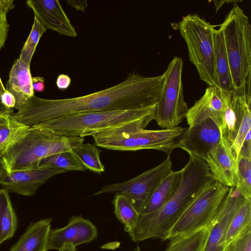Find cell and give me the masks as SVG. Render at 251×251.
<instances>
[{
  "mask_svg": "<svg viewBox=\"0 0 251 251\" xmlns=\"http://www.w3.org/2000/svg\"><path fill=\"white\" fill-rule=\"evenodd\" d=\"M164 81L163 74L146 76L132 72L113 86L82 96L44 99L33 95L13 116L21 123L32 126L69 115L149 107L156 105Z\"/></svg>",
  "mask_w": 251,
  "mask_h": 251,
  "instance_id": "obj_1",
  "label": "cell"
},
{
  "mask_svg": "<svg viewBox=\"0 0 251 251\" xmlns=\"http://www.w3.org/2000/svg\"><path fill=\"white\" fill-rule=\"evenodd\" d=\"M182 170L180 183L167 202L152 213L139 214L135 227L128 234L133 242L149 239L166 240L170 230L185 210L203 187L214 180L206 163L195 156H190Z\"/></svg>",
  "mask_w": 251,
  "mask_h": 251,
  "instance_id": "obj_2",
  "label": "cell"
},
{
  "mask_svg": "<svg viewBox=\"0 0 251 251\" xmlns=\"http://www.w3.org/2000/svg\"><path fill=\"white\" fill-rule=\"evenodd\" d=\"M154 114L99 131L91 136L96 146L106 149L120 151L151 149L163 151L170 156L175 149L179 148V140L186 128L177 126L159 130L145 129L154 120Z\"/></svg>",
  "mask_w": 251,
  "mask_h": 251,
  "instance_id": "obj_3",
  "label": "cell"
},
{
  "mask_svg": "<svg viewBox=\"0 0 251 251\" xmlns=\"http://www.w3.org/2000/svg\"><path fill=\"white\" fill-rule=\"evenodd\" d=\"M84 141L82 137H67L50 130L29 126L8 147L1 160L6 172L36 168L42 159L72 151Z\"/></svg>",
  "mask_w": 251,
  "mask_h": 251,
  "instance_id": "obj_4",
  "label": "cell"
},
{
  "mask_svg": "<svg viewBox=\"0 0 251 251\" xmlns=\"http://www.w3.org/2000/svg\"><path fill=\"white\" fill-rule=\"evenodd\" d=\"M155 106L132 110L91 112L69 115L32 126L70 137L91 136L99 131L135 122L154 113Z\"/></svg>",
  "mask_w": 251,
  "mask_h": 251,
  "instance_id": "obj_5",
  "label": "cell"
},
{
  "mask_svg": "<svg viewBox=\"0 0 251 251\" xmlns=\"http://www.w3.org/2000/svg\"><path fill=\"white\" fill-rule=\"evenodd\" d=\"M234 90L242 89L251 72V25L243 10L234 4L220 25Z\"/></svg>",
  "mask_w": 251,
  "mask_h": 251,
  "instance_id": "obj_6",
  "label": "cell"
},
{
  "mask_svg": "<svg viewBox=\"0 0 251 251\" xmlns=\"http://www.w3.org/2000/svg\"><path fill=\"white\" fill-rule=\"evenodd\" d=\"M214 27L196 14L183 16L178 26L187 45L190 61L196 68L200 79L210 87H217L214 64Z\"/></svg>",
  "mask_w": 251,
  "mask_h": 251,
  "instance_id": "obj_7",
  "label": "cell"
},
{
  "mask_svg": "<svg viewBox=\"0 0 251 251\" xmlns=\"http://www.w3.org/2000/svg\"><path fill=\"white\" fill-rule=\"evenodd\" d=\"M229 188L214 180L207 184L172 227L166 240L188 235L210 226Z\"/></svg>",
  "mask_w": 251,
  "mask_h": 251,
  "instance_id": "obj_8",
  "label": "cell"
},
{
  "mask_svg": "<svg viewBox=\"0 0 251 251\" xmlns=\"http://www.w3.org/2000/svg\"><path fill=\"white\" fill-rule=\"evenodd\" d=\"M183 65L182 58L175 56L163 74L164 84L155 106L154 120L164 128L177 126L188 109L183 94Z\"/></svg>",
  "mask_w": 251,
  "mask_h": 251,
  "instance_id": "obj_9",
  "label": "cell"
},
{
  "mask_svg": "<svg viewBox=\"0 0 251 251\" xmlns=\"http://www.w3.org/2000/svg\"><path fill=\"white\" fill-rule=\"evenodd\" d=\"M170 156L156 167L123 182L102 187L94 195L117 193L126 196L139 214L142 207L163 180L172 171Z\"/></svg>",
  "mask_w": 251,
  "mask_h": 251,
  "instance_id": "obj_10",
  "label": "cell"
},
{
  "mask_svg": "<svg viewBox=\"0 0 251 251\" xmlns=\"http://www.w3.org/2000/svg\"><path fill=\"white\" fill-rule=\"evenodd\" d=\"M221 139L220 128L208 118L186 128L179 141V148L190 156L205 161L207 154L219 144Z\"/></svg>",
  "mask_w": 251,
  "mask_h": 251,
  "instance_id": "obj_11",
  "label": "cell"
},
{
  "mask_svg": "<svg viewBox=\"0 0 251 251\" xmlns=\"http://www.w3.org/2000/svg\"><path fill=\"white\" fill-rule=\"evenodd\" d=\"M225 106L222 123L220 128L221 136L231 146L242 122L247 107L251 104V78L238 90H224Z\"/></svg>",
  "mask_w": 251,
  "mask_h": 251,
  "instance_id": "obj_12",
  "label": "cell"
},
{
  "mask_svg": "<svg viewBox=\"0 0 251 251\" xmlns=\"http://www.w3.org/2000/svg\"><path fill=\"white\" fill-rule=\"evenodd\" d=\"M245 200L235 187L229 188L213 220L204 251H225V240L229 225Z\"/></svg>",
  "mask_w": 251,
  "mask_h": 251,
  "instance_id": "obj_13",
  "label": "cell"
},
{
  "mask_svg": "<svg viewBox=\"0 0 251 251\" xmlns=\"http://www.w3.org/2000/svg\"><path fill=\"white\" fill-rule=\"evenodd\" d=\"M66 172L59 169L41 167L6 171L0 179V185L9 193L31 196L50 177Z\"/></svg>",
  "mask_w": 251,
  "mask_h": 251,
  "instance_id": "obj_14",
  "label": "cell"
},
{
  "mask_svg": "<svg viewBox=\"0 0 251 251\" xmlns=\"http://www.w3.org/2000/svg\"><path fill=\"white\" fill-rule=\"evenodd\" d=\"M98 235L97 228L89 220L81 215H73L65 226L50 229L46 250H59L65 243L76 247L96 239Z\"/></svg>",
  "mask_w": 251,
  "mask_h": 251,
  "instance_id": "obj_15",
  "label": "cell"
},
{
  "mask_svg": "<svg viewBox=\"0 0 251 251\" xmlns=\"http://www.w3.org/2000/svg\"><path fill=\"white\" fill-rule=\"evenodd\" d=\"M36 18L47 29L59 34L75 37L77 33L57 0H28L26 1Z\"/></svg>",
  "mask_w": 251,
  "mask_h": 251,
  "instance_id": "obj_16",
  "label": "cell"
},
{
  "mask_svg": "<svg viewBox=\"0 0 251 251\" xmlns=\"http://www.w3.org/2000/svg\"><path fill=\"white\" fill-rule=\"evenodd\" d=\"M205 162L214 180L229 188L235 186L237 161L230 146L222 136L220 143L207 154Z\"/></svg>",
  "mask_w": 251,
  "mask_h": 251,
  "instance_id": "obj_17",
  "label": "cell"
},
{
  "mask_svg": "<svg viewBox=\"0 0 251 251\" xmlns=\"http://www.w3.org/2000/svg\"><path fill=\"white\" fill-rule=\"evenodd\" d=\"M224 106V90L208 86L203 96L188 108L185 116L187 122L190 126L210 118L220 128Z\"/></svg>",
  "mask_w": 251,
  "mask_h": 251,
  "instance_id": "obj_18",
  "label": "cell"
},
{
  "mask_svg": "<svg viewBox=\"0 0 251 251\" xmlns=\"http://www.w3.org/2000/svg\"><path fill=\"white\" fill-rule=\"evenodd\" d=\"M30 65L19 58L14 63L6 84V90L10 92L15 99L17 111L22 109L34 95Z\"/></svg>",
  "mask_w": 251,
  "mask_h": 251,
  "instance_id": "obj_19",
  "label": "cell"
},
{
  "mask_svg": "<svg viewBox=\"0 0 251 251\" xmlns=\"http://www.w3.org/2000/svg\"><path fill=\"white\" fill-rule=\"evenodd\" d=\"M51 218L31 223L9 251H46Z\"/></svg>",
  "mask_w": 251,
  "mask_h": 251,
  "instance_id": "obj_20",
  "label": "cell"
},
{
  "mask_svg": "<svg viewBox=\"0 0 251 251\" xmlns=\"http://www.w3.org/2000/svg\"><path fill=\"white\" fill-rule=\"evenodd\" d=\"M214 64L217 87L227 91L234 90L229 61L223 33L220 29L213 30Z\"/></svg>",
  "mask_w": 251,
  "mask_h": 251,
  "instance_id": "obj_21",
  "label": "cell"
},
{
  "mask_svg": "<svg viewBox=\"0 0 251 251\" xmlns=\"http://www.w3.org/2000/svg\"><path fill=\"white\" fill-rule=\"evenodd\" d=\"M183 170L172 171L158 185L139 214L152 213L161 208L171 198L181 181Z\"/></svg>",
  "mask_w": 251,
  "mask_h": 251,
  "instance_id": "obj_22",
  "label": "cell"
},
{
  "mask_svg": "<svg viewBox=\"0 0 251 251\" xmlns=\"http://www.w3.org/2000/svg\"><path fill=\"white\" fill-rule=\"evenodd\" d=\"M212 225L193 234L169 240L163 251H204Z\"/></svg>",
  "mask_w": 251,
  "mask_h": 251,
  "instance_id": "obj_23",
  "label": "cell"
},
{
  "mask_svg": "<svg viewBox=\"0 0 251 251\" xmlns=\"http://www.w3.org/2000/svg\"><path fill=\"white\" fill-rule=\"evenodd\" d=\"M112 202L115 216L124 225L125 231L129 234L135 226L139 215L138 212L131 201L121 194L116 193Z\"/></svg>",
  "mask_w": 251,
  "mask_h": 251,
  "instance_id": "obj_24",
  "label": "cell"
},
{
  "mask_svg": "<svg viewBox=\"0 0 251 251\" xmlns=\"http://www.w3.org/2000/svg\"><path fill=\"white\" fill-rule=\"evenodd\" d=\"M29 127L16 120L12 114L0 116V157Z\"/></svg>",
  "mask_w": 251,
  "mask_h": 251,
  "instance_id": "obj_25",
  "label": "cell"
},
{
  "mask_svg": "<svg viewBox=\"0 0 251 251\" xmlns=\"http://www.w3.org/2000/svg\"><path fill=\"white\" fill-rule=\"evenodd\" d=\"M38 167L56 168L67 172L85 171L86 170L72 151H63L46 157L40 161Z\"/></svg>",
  "mask_w": 251,
  "mask_h": 251,
  "instance_id": "obj_26",
  "label": "cell"
},
{
  "mask_svg": "<svg viewBox=\"0 0 251 251\" xmlns=\"http://www.w3.org/2000/svg\"><path fill=\"white\" fill-rule=\"evenodd\" d=\"M72 151L86 169L98 174L104 172V166L100 159L101 151L96 146L82 143Z\"/></svg>",
  "mask_w": 251,
  "mask_h": 251,
  "instance_id": "obj_27",
  "label": "cell"
},
{
  "mask_svg": "<svg viewBox=\"0 0 251 251\" xmlns=\"http://www.w3.org/2000/svg\"><path fill=\"white\" fill-rule=\"evenodd\" d=\"M250 224H251V201L245 200L229 225L225 240L226 247Z\"/></svg>",
  "mask_w": 251,
  "mask_h": 251,
  "instance_id": "obj_28",
  "label": "cell"
},
{
  "mask_svg": "<svg viewBox=\"0 0 251 251\" xmlns=\"http://www.w3.org/2000/svg\"><path fill=\"white\" fill-rule=\"evenodd\" d=\"M234 187L245 200L251 201V158L239 155Z\"/></svg>",
  "mask_w": 251,
  "mask_h": 251,
  "instance_id": "obj_29",
  "label": "cell"
},
{
  "mask_svg": "<svg viewBox=\"0 0 251 251\" xmlns=\"http://www.w3.org/2000/svg\"><path fill=\"white\" fill-rule=\"evenodd\" d=\"M46 30L40 22L34 17L30 34L21 50L19 57L28 65H30L37 45Z\"/></svg>",
  "mask_w": 251,
  "mask_h": 251,
  "instance_id": "obj_30",
  "label": "cell"
},
{
  "mask_svg": "<svg viewBox=\"0 0 251 251\" xmlns=\"http://www.w3.org/2000/svg\"><path fill=\"white\" fill-rule=\"evenodd\" d=\"M17 219L10 201L5 209L0 222V241L1 243L10 239L14 235L17 227Z\"/></svg>",
  "mask_w": 251,
  "mask_h": 251,
  "instance_id": "obj_31",
  "label": "cell"
},
{
  "mask_svg": "<svg viewBox=\"0 0 251 251\" xmlns=\"http://www.w3.org/2000/svg\"><path fill=\"white\" fill-rule=\"evenodd\" d=\"M251 130V104H250L247 107L245 111L242 122L235 139L230 146L231 151L237 161L244 139L248 132Z\"/></svg>",
  "mask_w": 251,
  "mask_h": 251,
  "instance_id": "obj_32",
  "label": "cell"
},
{
  "mask_svg": "<svg viewBox=\"0 0 251 251\" xmlns=\"http://www.w3.org/2000/svg\"><path fill=\"white\" fill-rule=\"evenodd\" d=\"M224 251H251V224L231 241Z\"/></svg>",
  "mask_w": 251,
  "mask_h": 251,
  "instance_id": "obj_33",
  "label": "cell"
},
{
  "mask_svg": "<svg viewBox=\"0 0 251 251\" xmlns=\"http://www.w3.org/2000/svg\"><path fill=\"white\" fill-rule=\"evenodd\" d=\"M14 7L13 0H0V50L4 45L9 28L7 15Z\"/></svg>",
  "mask_w": 251,
  "mask_h": 251,
  "instance_id": "obj_34",
  "label": "cell"
},
{
  "mask_svg": "<svg viewBox=\"0 0 251 251\" xmlns=\"http://www.w3.org/2000/svg\"><path fill=\"white\" fill-rule=\"evenodd\" d=\"M10 201L9 192L3 188L0 189V244H1L0 241L1 219L5 209Z\"/></svg>",
  "mask_w": 251,
  "mask_h": 251,
  "instance_id": "obj_35",
  "label": "cell"
},
{
  "mask_svg": "<svg viewBox=\"0 0 251 251\" xmlns=\"http://www.w3.org/2000/svg\"><path fill=\"white\" fill-rule=\"evenodd\" d=\"M2 103L7 108L14 109L15 106V99L14 96L9 91H6L0 94Z\"/></svg>",
  "mask_w": 251,
  "mask_h": 251,
  "instance_id": "obj_36",
  "label": "cell"
},
{
  "mask_svg": "<svg viewBox=\"0 0 251 251\" xmlns=\"http://www.w3.org/2000/svg\"><path fill=\"white\" fill-rule=\"evenodd\" d=\"M251 130L246 135L239 155L251 158Z\"/></svg>",
  "mask_w": 251,
  "mask_h": 251,
  "instance_id": "obj_37",
  "label": "cell"
},
{
  "mask_svg": "<svg viewBox=\"0 0 251 251\" xmlns=\"http://www.w3.org/2000/svg\"><path fill=\"white\" fill-rule=\"evenodd\" d=\"M71 79L68 75L59 74L56 80V85L57 88L61 90L67 89L70 85Z\"/></svg>",
  "mask_w": 251,
  "mask_h": 251,
  "instance_id": "obj_38",
  "label": "cell"
},
{
  "mask_svg": "<svg viewBox=\"0 0 251 251\" xmlns=\"http://www.w3.org/2000/svg\"><path fill=\"white\" fill-rule=\"evenodd\" d=\"M67 4L77 10L84 12L87 7L88 6L87 0H68Z\"/></svg>",
  "mask_w": 251,
  "mask_h": 251,
  "instance_id": "obj_39",
  "label": "cell"
},
{
  "mask_svg": "<svg viewBox=\"0 0 251 251\" xmlns=\"http://www.w3.org/2000/svg\"><path fill=\"white\" fill-rule=\"evenodd\" d=\"M32 88L37 92H42L45 89V80L43 77L37 76L32 78Z\"/></svg>",
  "mask_w": 251,
  "mask_h": 251,
  "instance_id": "obj_40",
  "label": "cell"
},
{
  "mask_svg": "<svg viewBox=\"0 0 251 251\" xmlns=\"http://www.w3.org/2000/svg\"><path fill=\"white\" fill-rule=\"evenodd\" d=\"M0 116H8L13 114L14 109H10L5 107L1 102L0 100Z\"/></svg>",
  "mask_w": 251,
  "mask_h": 251,
  "instance_id": "obj_41",
  "label": "cell"
},
{
  "mask_svg": "<svg viewBox=\"0 0 251 251\" xmlns=\"http://www.w3.org/2000/svg\"><path fill=\"white\" fill-rule=\"evenodd\" d=\"M241 0H213L216 11H217L225 3H233L234 4H238V2H241Z\"/></svg>",
  "mask_w": 251,
  "mask_h": 251,
  "instance_id": "obj_42",
  "label": "cell"
},
{
  "mask_svg": "<svg viewBox=\"0 0 251 251\" xmlns=\"http://www.w3.org/2000/svg\"><path fill=\"white\" fill-rule=\"evenodd\" d=\"M59 251H76V247L70 243H65L63 244Z\"/></svg>",
  "mask_w": 251,
  "mask_h": 251,
  "instance_id": "obj_43",
  "label": "cell"
},
{
  "mask_svg": "<svg viewBox=\"0 0 251 251\" xmlns=\"http://www.w3.org/2000/svg\"><path fill=\"white\" fill-rule=\"evenodd\" d=\"M6 170L1 160V157H0V179L3 175L5 173Z\"/></svg>",
  "mask_w": 251,
  "mask_h": 251,
  "instance_id": "obj_44",
  "label": "cell"
},
{
  "mask_svg": "<svg viewBox=\"0 0 251 251\" xmlns=\"http://www.w3.org/2000/svg\"><path fill=\"white\" fill-rule=\"evenodd\" d=\"M6 91L5 88L4 87L3 83L1 81L0 76V93H3Z\"/></svg>",
  "mask_w": 251,
  "mask_h": 251,
  "instance_id": "obj_45",
  "label": "cell"
},
{
  "mask_svg": "<svg viewBox=\"0 0 251 251\" xmlns=\"http://www.w3.org/2000/svg\"><path fill=\"white\" fill-rule=\"evenodd\" d=\"M132 251H141V250L139 247L137 246Z\"/></svg>",
  "mask_w": 251,
  "mask_h": 251,
  "instance_id": "obj_46",
  "label": "cell"
}]
</instances>
